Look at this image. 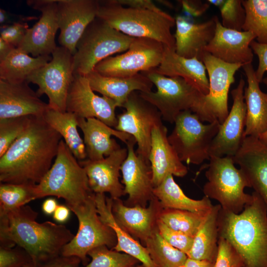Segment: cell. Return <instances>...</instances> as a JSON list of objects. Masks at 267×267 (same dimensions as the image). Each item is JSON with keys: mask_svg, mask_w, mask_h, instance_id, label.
I'll return each mask as SVG.
<instances>
[{"mask_svg": "<svg viewBox=\"0 0 267 267\" xmlns=\"http://www.w3.org/2000/svg\"><path fill=\"white\" fill-rule=\"evenodd\" d=\"M62 139L43 116H30L28 126L0 157V181L38 184L55 158Z\"/></svg>", "mask_w": 267, "mask_h": 267, "instance_id": "obj_1", "label": "cell"}, {"mask_svg": "<svg viewBox=\"0 0 267 267\" xmlns=\"http://www.w3.org/2000/svg\"><path fill=\"white\" fill-rule=\"evenodd\" d=\"M38 213L25 205L0 216V247L24 249L38 267L61 254L75 235L65 225L36 221Z\"/></svg>", "mask_w": 267, "mask_h": 267, "instance_id": "obj_2", "label": "cell"}, {"mask_svg": "<svg viewBox=\"0 0 267 267\" xmlns=\"http://www.w3.org/2000/svg\"><path fill=\"white\" fill-rule=\"evenodd\" d=\"M252 195L251 202L239 214L221 208L219 237L233 247L243 267H267V207L258 193Z\"/></svg>", "mask_w": 267, "mask_h": 267, "instance_id": "obj_3", "label": "cell"}, {"mask_svg": "<svg viewBox=\"0 0 267 267\" xmlns=\"http://www.w3.org/2000/svg\"><path fill=\"white\" fill-rule=\"evenodd\" d=\"M97 17L129 36L153 39L175 49V39L171 32L176 25L175 18L163 10L126 7L114 0H99Z\"/></svg>", "mask_w": 267, "mask_h": 267, "instance_id": "obj_4", "label": "cell"}, {"mask_svg": "<svg viewBox=\"0 0 267 267\" xmlns=\"http://www.w3.org/2000/svg\"><path fill=\"white\" fill-rule=\"evenodd\" d=\"M37 199L53 196L65 200L72 209L87 202L94 193L84 168L62 139L54 161L36 186Z\"/></svg>", "mask_w": 267, "mask_h": 267, "instance_id": "obj_5", "label": "cell"}, {"mask_svg": "<svg viewBox=\"0 0 267 267\" xmlns=\"http://www.w3.org/2000/svg\"><path fill=\"white\" fill-rule=\"evenodd\" d=\"M134 38L109 26L96 17L87 27L73 55L74 74L86 76L102 60L128 50Z\"/></svg>", "mask_w": 267, "mask_h": 267, "instance_id": "obj_6", "label": "cell"}, {"mask_svg": "<svg viewBox=\"0 0 267 267\" xmlns=\"http://www.w3.org/2000/svg\"><path fill=\"white\" fill-rule=\"evenodd\" d=\"M205 172L208 180L203 187L205 196L219 202L222 208L239 214L251 202L252 195L244 192L251 184L232 157L211 156Z\"/></svg>", "mask_w": 267, "mask_h": 267, "instance_id": "obj_7", "label": "cell"}, {"mask_svg": "<svg viewBox=\"0 0 267 267\" xmlns=\"http://www.w3.org/2000/svg\"><path fill=\"white\" fill-rule=\"evenodd\" d=\"M168 140L182 162L199 165L209 160L210 148L221 124H204L190 110L181 112L175 121Z\"/></svg>", "mask_w": 267, "mask_h": 267, "instance_id": "obj_8", "label": "cell"}, {"mask_svg": "<svg viewBox=\"0 0 267 267\" xmlns=\"http://www.w3.org/2000/svg\"><path fill=\"white\" fill-rule=\"evenodd\" d=\"M202 61L208 75L209 91L203 95L191 111L202 121H218L222 124L227 117L228 95L234 75L243 65L222 61L205 52Z\"/></svg>", "mask_w": 267, "mask_h": 267, "instance_id": "obj_9", "label": "cell"}, {"mask_svg": "<svg viewBox=\"0 0 267 267\" xmlns=\"http://www.w3.org/2000/svg\"><path fill=\"white\" fill-rule=\"evenodd\" d=\"M142 73L157 89L139 91L140 95L159 111L162 119L166 122L174 123L181 112L191 110L204 95L182 78L166 76L154 70Z\"/></svg>", "mask_w": 267, "mask_h": 267, "instance_id": "obj_10", "label": "cell"}, {"mask_svg": "<svg viewBox=\"0 0 267 267\" xmlns=\"http://www.w3.org/2000/svg\"><path fill=\"white\" fill-rule=\"evenodd\" d=\"M95 195L83 204L71 209L78 220L79 228L61 252L63 256L78 257L84 266L88 264L87 256L91 250L100 246H106L112 249L117 243L114 230L99 218Z\"/></svg>", "mask_w": 267, "mask_h": 267, "instance_id": "obj_11", "label": "cell"}, {"mask_svg": "<svg viewBox=\"0 0 267 267\" xmlns=\"http://www.w3.org/2000/svg\"><path fill=\"white\" fill-rule=\"evenodd\" d=\"M51 56V60L30 75L26 82L38 86L36 92L39 97L47 95L50 108L64 112L68 90L74 78L73 55L60 45Z\"/></svg>", "mask_w": 267, "mask_h": 267, "instance_id": "obj_12", "label": "cell"}, {"mask_svg": "<svg viewBox=\"0 0 267 267\" xmlns=\"http://www.w3.org/2000/svg\"><path fill=\"white\" fill-rule=\"evenodd\" d=\"M165 46L155 40L134 38L127 50L106 58L94 70L107 77H129L157 68L162 62Z\"/></svg>", "mask_w": 267, "mask_h": 267, "instance_id": "obj_13", "label": "cell"}, {"mask_svg": "<svg viewBox=\"0 0 267 267\" xmlns=\"http://www.w3.org/2000/svg\"><path fill=\"white\" fill-rule=\"evenodd\" d=\"M122 107L125 111L117 116L115 129L133 136L137 146L136 153L148 160L152 132L155 127L163 124L161 115L137 91L129 95Z\"/></svg>", "mask_w": 267, "mask_h": 267, "instance_id": "obj_14", "label": "cell"}, {"mask_svg": "<svg viewBox=\"0 0 267 267\" xmlns=\"http://www.w3.org/2000/svg\"><path fill=\"white\" fill-rule=\"evenodd\" d=\"M117 107L113 100L94 92L87 76L74 74L67 96V112L85 119L96 118L115 128L117 123Z\"/></svg>", "mask_w": 267, "mask_h": 267, "instance_id": "obj_15", "label": "cell"}, {"mask_svg": "<svg viewBox=\"0 0 267 267\" xmlns=\"http://www.w3.org/2000/svg\"><path fill=\"white\" fill-rule=\"evenodd\" d=\"M99 0H57L56 16L60 30L58 42L74 55L88 26L97 17Z\"/></svg>", "mask_w": 267, "mask_h": 267, "instance_id": "obj_16", "label": "cell"}, {"mask_svg": "<svg viewBox=\"0 0 267 267\" xmlns=\"http://www.w3.org/2000/svg\"><path fill=\"white\" fill-rule=\"evenodd\" d=\"M245 81L239 80L231 94L233 104L228 115L221 124L210 148V155L222 157H233L241 147L244 138L246 105L244 100Z\"/></svg>", "mask_w": 267, "mask_h": 267, "instance_id": "obj_17", "label": "cell"}, {"mask_svg": "<svg viewBox=\"0 0 267 267\" xmlns=\"http://www.w3.org/2000/svg\"><path fill=\"white\" fill-rule=\"evenodd\" d=\"M135 144L132 136L126 143L128 155L121 169L124 192L128 195L125 204L130 207H145L155 197L152 174L149 161L135 151Z\"/></svg>", "mask_w": 267, "mask_h": 267, "instance_id": "obj_18", "label": "cell"}, {"mask_svg": "<svg viewBox=\"0 0 267 267\" xmlns=\"http://www.w3.org/2000/svg\"><path fill=\"white\" fill-rule=\"evenodd\" d=\"M27 5L40 11L41 16L29 28L17 48L34 57L50 55L57 47L55 36L59 29L57 16V0H28Z\"/></svg>", "mask_w": 267, "mask_h": 267, "instance_id": "obj_19", "label": "cell"}, {"mask_svg": "<svg viewBox=\"0 0 267 267\" xmlns=\"http://www.w3.org/2000/svg\"><path fill=\"white\" fill-rule=\"evenodd\" d=\"M128 155L127 148H120L98 161H79L86 172L89 187L95 194L108 193L113 199L125 195L119 178L122 165Z\"/></svg>", "mask_w": 267, "mask_h": 267, "instance_id": "obj_20", "label": "cell"}, {"mask_svg": "<svg viewBox=\"0 0 267 267\" xmlns=\"http://www.w3.org/2000/svg\"><path fill=\"white\" fill-rule=\"evenodd\" d=\"M216 22L215 35L205 52L228 63L243 65L252 63L254 55L250 44L256 39L255 36L251 32L225 28L217 16Z\"/></svg>", "mask_w": 267, "mask_h": 267, "instance_id": "obj_21", "label": "cell"}, {"mask_svg": "<svg viewBox=\"0 0 267 267\" xmlns=\"http://www.w3.org/2000/svg\"><path fill=\"white\" fill-rule=\"evenodd\" d=\"M28 85L27 82L13 83L0 79V119L43 116L48 104Z\"/></svg>", "mask_w": 267, "mask_h": 267, "instance_id": "obj_22", "label": "cell"}, {"mask_svg": "<svg viewBox=\"0 0 267 267\" xmlns=\"http://www.w3.org/2000/svg\"><path fill=\"white\" fill-rule=\"evenodd\" d=\"M154 197L148 207L126 205L120 198L112 199V213L119 225L134 238L143 243L157 229V221L162 209Z\"/></svg>", "mask_w": 267, "mask_h": 267, "instance_id": "obj_23", "label": "cell"}, {"mask_svg": "<svg viewBox=\"0 0 267 267\" xmlns=\"http://www.w3.org/2000/svg\"><path fill=\"white\" fill-rule=\"evenodd\" d=\"M232 158L267 207V146L257 137L246 136Z\"/></svg>", "mask_w": 267, "mask_h": 267, "instance_id": "obj_24", "label": "cell"}, {"mask_svg": "<svg viewBox=\"0 0 267 267\" xmlns=\"http://www.w3.org/2000/svg\"><path fill=\"white\" fill-rule=\"evenodd\" d=\"M167 134V129L163 124L155 127L152 132L148 161L154 187L170 175L183 177L188 172L187 167L170 143Z\"/></svg>", "mask_w": 267, "mask_h": 267, "instance_id": "obj_25", "label": "cell"}, {"mask_svg": "<svg viewBox=\"0 0 267 267\" xmlns=\"http://www.w3.org/2000/svg\"><path fill=\"white\" fill-rule=\"evenodd\" d=\"M216 16L201 23H194L178 15L175 18L176 30L174 35L175 51L185 58L202 61L205 48L213 39L216 31Z\"/></svg>", "mask_w": 267, "mask_h": 267, "instance_id": "obj_26", "label": "cell"}, {"mask_svg": "<svg viewBox=\"0 0 267 267\" xmlns=\"http://www.w3.org/2000/svg\"><path fill=\"white\" fill-rule=\"evenodd\" d=\"M78 127L84 134V141L88 159L98 161L103 159L120 149L121 146L115 136L127 143L132 136L113 129L96 118L85 119L78 117Z\"/></svg>", "mask_w": 267, "mask_h": 267, "instance_id": "obj_27", "label": "cell"}, {"mask_svg": "<svg viewBox=\"0 0 267 267\" xmlns=\"http://www.w3.org/2000/svg\"><path fill=\"white\" fill-rule=\"evenodd\" d=\"M86 76L94 91L113 100L118 107H122L132 92L150 91L153 86L143 73L129 77H112L103 76L93 70Z\"/></svg>", "mask_w": 267, "mask_h": 267, "instance_id": "obj_28", "label": "cell"}, {"mask_svg": "<svg viewBox=\"0 0 267 267\" xmlns=\"http://www.w3.org/2000/svg\"><path fill=\"white\" fill-rule=\"evenodd\" d=\"M242 68L248 84L244 91L246 105L244 135L258 138L267 130V93L261 89L252 63L244 65Z\"/></svg>", "mask_w": 267, "mask_h": 267, "instance_id": "obj_29", "label": "cell"}, {"mask_svg": "<svg viewBox=\"0 0 267 267\" xmlns=\"http://www.w3.org/2000/svg\"><path fill=\"white\" fill-rule=\"evenodd\" d=\"M164 46L162 62L154 70L166 76L182 78L202 93L207 94L209 91V81L203 62L197 58L180 56L175 49Z\"/></svg>", "mask_w": 267, "mask_h": 267, "instance_id": "obj_30", "label": "cell"}, {"mask_svg": "<svg viewBox=\"0 0 267 267\" xmlns=\"http://www.w3.org/2000/svg\"><path fill=\"white\" fill-rule=\"evenodd\" d=\"M97 211L101 221L110 227L116 236L117 243L112 249L128 254L142 263L144 267H157L146 247L122 228L116 221L112 213V198L105 194H95Z\"/></svg>", "mask_w": 267, "mask_h": 267, "instance_id": "obj_31", "label": "cell"}, {"mask_svg": "<svg viewBox=\"0 0 267 267\" xmlns=\"http://www.w3.org/2000/svg\"><path fill=\"white\" fill-rule=\"evenodd\" d=\"M153 193L164 208L206 213L213 206L210 198L205 196L200 200L192 199L187 196L172 175L168 176L159 185L154 187Z\"/></svg>", "mask_w": 267, "mask_h": 267, "instance_id": "obj_32", "label": "cell"}, {"mask_svg": "<svg viewBox=\"0 0 267 267\" xmlns=\"http://www.w3.org/2000/svg\"><path fill=\"white\" fill-rule=\"evenodd\" d=\"M221 208L213 205L193 238L188 258L215 263L218 253L219 231L218 218Z\"/></svg>", "mask_w": 267, "mask_h": 267, "instance_id": "obj_33", "label": "cell"}, {"mask_svg": "<svg viewBox=\"0 0 267 267\" xmlns=\"http://www.w3.org/2000/svg\"><path fill=\"white\" fill-rule=\"evenodd\" d=\"M43 117L60 134L78 161L86 159V146L79 134L78 117L75 114L67 111L62 112L49 107Z\"/></svg>", "mask_w": 267, "mask_h": 267, "instance_id": "obj_34", "label": "cell"}, {"mask_svg": "<svg viewBox=\"0 0 267 267\" xmlns=\"http://www.w3.org/2000/svg\"><path fill=\"white\" fill-rule=\"evenodd\" d=\"M51 59V55L30 56L15 48L0 61V79L13 83L26 82L30 75Z\"/></svg>", "mask_w": 267, "mask_h": 267, "instance_id": "obj_35", "label": "cell"}, {"mask_svg": "<svg viewBox=\"0 0 267 267\" xmlns=\"http://www.w3.org/2000/svg\"><path fill=\"white\" fill-rule=\"evenodd\" d=\"M144 244L157 267H183L188 258L186 254L169 244L158 229Z\"/></svg>", "mask_w": 267, "mask_h": 267, "instance_id": "obj_36", "label": "cell"}, {"mask_svg": "<svg viewBox=\"0 0 267 267\" xmlns=\"http://www.w3.org/2000/svg\"><path fill=\"white\" fill-rule=\"evenodd\" d=\"M209 212L198 213L162 208L159 219L170 228L194 238Z\"/></svg>", "mask_w": 267, "mask_h": 267, "instance_id": "obj_37", "label": "cell"}, {"mask_svg": "<svg viewBox=\"0 0 267 267\" xmlns=\"http://www.w3.org/2000/svg\"><path fill=\"white\" fill-rule=\"evenodd\" d=\"M36 184L0 182V216L6 215L37 199Z\"/></svg>", "mask_w": 267, "mask_h": 267, "instance_id": "obj_38", "label": "cell"}, {"mask_svg": "<svg viewBox=\"0 0 267 267\" xmlns=\"http://www.w3.org/2000/svg\"><path fill=\"white\" fill-rule=\"evenodd\" d=\"M246 19L243 31L251 32L257 42L267 44V0H242Z\"/></svg>", "mask_w": 267, "mask_h": 267, "instance_id": "obj_39", "label": "cell"}, {"mask_svg": "<svg viewBox=\"0 0 267 267\" xmlns=\"http://www.w3.org/2000/svg\"><path fill=\"white\" fill-rule=\"evenodd\" d=\"M91 258L89 263L82 267H133L139 261L124 253L100 246L91 250L88 254Z\"/></svg>", "mask_w": 267, "mask_h": 267, "instance_id": "obj_40", "label": "cell"}, {"mask_svg": "<svg viewBox=\"0 0 267 267\" xmlns=\"http://www.w3.org/2000/svg\"><path fill=\"white\" fill-rule=\"evenodd\" d=\"M217 6L222 17V24L225 28L242 31L246 19V11L242 0H208Z\"/></svg>", "mask_w": 267, "mask_h": 267, "instance_id": "obj_41", "label": "cell"}, {"mask_svg": "<svg viewBox=\"0 0 267 267\" xmlns=\"http://www.w3.org/2000/svg\"><path fill=\"white\" fill-rule=\"evenodd\" d=\"M30 118L22 116L0 119V157L25 131Z\"/></svg>", "mask_w": 267, "mask_h": 267, "instance_id": "obj_42", "label": "cell"}, {"mask_svg": "<svg viewBox=\"0 0 267 267\" xmlns=\"http://www.w3.org/2000/svg\"><path fill=\"white\" fill-rule=\"evenodd\" d=\"M157 229L161 236L171 245L186 255L189 252L194 238L170 228L159 219L157 221Z\"/></svg>", "mask_w": 267, "mask_h": 267, "instance_id": "obj_43", "label": "cell"}, {"mask_svg": "<svg viewBox=\"0 0 267 267\" xmlns=\"http://www.w3.org/2000/svg\"><path fill=\"white\" fill-rule=\"evenodd\" d=\"M33 262L29 254L19 246L0 247V267H22Z\"/></svg>", "mask_w": 267, "mask_h": 267, "instance_id": "obj_44", "label": "cell"}, {"mask_svg": "<svg viewBox=\"0 0 267 267\" xmlns=\"http://www.w3.org/2000/svg\"><path fill=\"white\" fill-rule=\"evenodd\" d=\"M239 255L226 240L219 237L218 253L214 267H243Z\"/></svg>", "mask_w": 267, "mask_h": 267, "instance_id": "obj_45", "label": "cell"}, {"mask_svg": "<svg viewBox=\"0 0 267 267\" xmlns=\"http://www.w3.org/2000/svg\"><path fill=\"white\" fill-rule=\"evenodd\" d=\"M28 29L27 23L1 26L0 38L17 48L23 41Z\"/></svg>", "mask_w": 267, "mask_h": 267, "instance_id": "obj_46", "label": "cell"}, {"mask_svg": "<svg viewBox=\"0 0 267 267\" xmlns=\"http://www.w3.org/2000/svg\"><path fill=\"white\" fill-rule=\"evenodd\" d=\"M250 47L258 57L259 64L255 70L256 76L259 82H262L264 75L267 72V44H261L253 41Z\"/></svg>", "mask_w": 267, "mask_h": 267, "instance_id": "obj_47", "label": "cell"}, {"mask_svg": "<svg viewBox=\"0 0 267 267\" xmlns=\"http://www.w3.org/2000/svg\"><path fill=\"white\" fill-rule=\"evenodd\" d=\"M81 260L77 257L60 255L43 264L39 267H79Z\"/></svg>", "mask_w": 267, "mask_h": 267, "instance_id": "obj_48", "label": "cell"}, {"mask_svg": "<svg viewBox=\"0 0 267 267\" xmlns=\"http://www.w3.org/2000/svg\"><path fill=\"white\" fill-rule=\"evenodd\" d=\"M183 9L189 14L197 17L202 15L209 7V2H202L200 0H181Z\"/></svg>", "mask_w": 267, "mask_h": 267, "instance_id": "obj_49", "label": "cell"}, {"mask_svg": "<svg viewBox=\"0 0 267 267\" xmlns=\"http://www.w3.org/2000/svg\"><path fill=\"white\" fill-rule=\"evenodd\" d=\"M38 18L39 17L36 16L15 14L3 9H0V26L18 23H27L28 21L37 20Z\"/></svg>", "mask_w": 267, "mask_h": 267, "instance_id": "obj_50", "label": "cell"}, {"mask_svg": "<svg viewBox=\"0 0 267 267\" xmlns=\"http://www.w3.org/2000/svg\"><path fill=\"white\" fill-rule=\"evenodd\" d=\"M119 4L124 6L153 10L160 12L162 10L150 0H114Z\"/></svg>", "mask_w": 267, "mask_h": 267, "instance_id": "obj_51", "label": "cell"}, {"mask_svg": "<svg viewBox=\"0 0 267 267\" xmlns=\"http://www.w3.org/2000/svg\"><path fill=\"white\" fill-rule=\"evenodd\" d=\"M71 210L67 205H58L53 215V218L57 222H65L69 218Z\"/></svg>", "mask_w": 267, "mask_h": 267, "instance_id": "obj_52", "label": "cell"}, {"mask_svg": "<svg viewBox=\"0 0 267 267\" xmlns=\"http://www.w3.org/2000/svg\"><path fill=\"white\" fill-rule=\"evenodd\" d=\"M58 205V202L55 198H48L43 203L42 209L44 214L51 215L53 214Z\"/></svg>", "mask_w": 267, "mask_h": 267, "instance_id": "obj_53", "label": "cell"}, {"mask_svg": "<svg viewBox=\"0 0 267 267\" xmlns=\"http://www.w3.org/2000/svg\"><path fill=\"white\" fill-rule=\"evenodd\" d=\"M215 263L205 260H196L188 258L183 267H214Z\"/></svg>", "mask_w": 267, "mask_h": 267, "instance_id": "obj_54", "label": "cell"}, {"mask_svg": "<svg viewBox=\"0 0 267 267\" xmlns=\"http://www.w3.org/2000/svg\"><path fill=\"white\" fill-rule=\"evenodd\" d=\"M15 48L0 38V61L4 59Z\"/></svg>", "mask_w": 267, "mask_h": 267, "instance_id": "obj_55", "label": "cell"}, {"mask_svg": "<svg viewBox=\"0 0 267 267\" xmlns=\"http://www.w3.org/2000/svg\"><path fill=\"white\" fill-rule=\"evenodd\" d=\"M259 140L267 146V130L258 137Z\"/></svg>", "mask_w": 267, "mask_h": 267, "instance_id": "obj_56", "label": "cell"}, {"mask_svg": "<svg viewBox=\"0 0 267 267\" xmlns=\"http://www.w3.org/2000/svg\"><path fill=\"white\" fill-rule=\"evenodd\" d=\"M157 2L164 5L165 6H166V7L169 8H174V6L172 4V3H171L170 2H169V1L165 0H157Z\"/></svg>", "mask_w": 267, "mask_h": 267, "instance_id": "obj_57", "label": "cell"}, {"mask_svg": "<svg viewBox=\"0 0 267 267\" xmlns=\"http://www.w3.org/2000/svg\"><path fill=\"white\" fill-rule=\"evenodd\" d=\"M22 267H38L35 263L33 262L31 264H29L27 265L24 266Z\"/></svg>", "mask_w": 267, "mask_h": 267, "instance_id": "obj_58", "label": "cell"}, {"mask_svg": "<svg viewBox=\"0 0 267 267\" xmlns=\"http://www.w3.org/2000/svg\"><path fill=\"white\" fill-rule=\"evenodd\" d=\"M262 82L264 84V85L266 86L267 88V77H264Z\"/></svg>", "mask_w": 267, "mask_h": 267, "instance_id": "obj_59", "label": "cell"}, {"mask_svg": "<svg viewBox=\"0 0 267 267\" xmlns=\"http://www.w3.org/2000/svg\"><path fill=\"white\" fill-rule=\"evenodd\" d=\"M133 267H144L142 265L141 266H136H136H134Z\"/></svg>", "mask_w": 267, "mask_h": 267, "instance_id": "obj_60", "label": "cell"}]
</instances>
